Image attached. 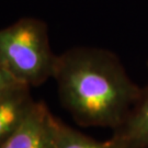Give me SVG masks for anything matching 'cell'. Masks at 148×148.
I'll list each match as a JSON object with an SVG mask.
<instances>
[{"instance_id": "cell-3", "label": "cell", "mask_w": 148, "mask_h": 148, "mask_svg": "<svg viewBox=\"0 0 148 148\" xmlns=\"http://www.w3.org/2000/svg\"><path fill=\"white\" fill-rule=\"evenodd\" d=\"M58 120L42 101H36L21 126L0 148H57Z\"/></svg>"}, {"instance_id": "cell-1", "label": "cell", "mask_w": 148, "mask_h": 148, "mask_svg": "<svg viewBox=\"0 0 148 148\" xmlns=\"http://www.w3.org/2000/svg\"><path fill=\"white\" fill-rule=\"evenodd\" d=\"M53 78L64 109L85 127L114 131L130 116L143 90L115 54L99 47L77 46L58 55Z\"/></svg>"}, {"instance_id": "cell-4", "label": "cell", "mask_w": 148, "mask_h": 148, "mask_svg": "<svg viewBox=\"0 0 148 148\" xmlns=\"http://www.w3.org/2000/svg\"><path fill=\"white\" fill-rule=\"evenodd\" d=\"M30 89L29 86L13 84L0 90V147L23 124L35 106Z\"/></svg>"}, {"instance_id": "cell-6", "label": "cell", "mask_w": 148, "mask_h": 148, "mask_svg": "<svg viewBox=\"0 0 148 148\" xmlns=\"http://www.w3.org/2000/svg\"><path fill=\"white\" fill-rule=\"evenodd\" d=\"M57 148H124L113 137L106 142H99L86 136L79 131L67 126L58 120Z\"/></svg>"}, {"instance_id": "cell-2", "label": "cell", "mask_w": 148, "mask_h": 148, "mask_svg": "<svg viewBox=\"0 0 148 148\" xmlns=\"http://www.w3.org/2000/svg\"><path fill=\"white\" fill-rule=\"evenodd\" d=\"M57 58L42 20L22 18L0 30V67L18 84L43 85L54 77Z\"/></svg>"}, {"instance_id": "cell-7", "label": "cell", "mask_w": 148, "mask_h": 148, "mask_svg": "<svg viewBox=\"0 0 148 148\" xmlns=\"http://www.w3.org/2000/svg\"><path fill=\"white\" fill-rule=\"evenodd\" d=\"M13 84H18V82H16L3 69L0 67V90L5 89V88L13 85Z\"/></svg>"}, {"instance_id": "cell-5", "label": "cell", "mask_w": 148, "mask_h": 148, "mask_svg": "<svg viewBox=\"0 0 148 148\" xmlns=\"http://www.w3.org/2000/svg\"><path fill=\"white\" fill-rule=\"evenodd\" d=\"M112 137L124 148H148V82L132 113L113 131Z\"/></svg>"}]
</instances>
